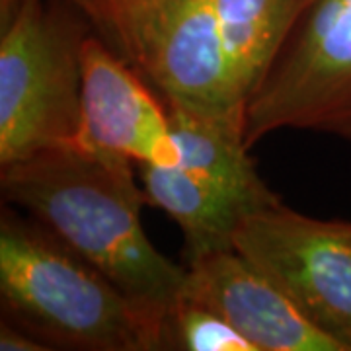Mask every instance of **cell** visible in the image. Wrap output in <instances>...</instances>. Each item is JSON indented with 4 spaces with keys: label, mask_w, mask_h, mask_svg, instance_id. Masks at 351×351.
Listing matches in <instances>:
<instances>
[{
    "label": "cell",
    "mask_w": 351,
    "mask_h": 351,
    "mask_svg": "<svg viewBox=\"0 0 351 351\" xmlns=\"http://www.w3.org/2000/svg\"><path fill=\"white\" fill-rule=\"evenodd\" d=\"M135 164L71 143L0 166V188L6 203L22 207L166 324L188 271L166 258L141 225L149 201L135 182Z\"/></svg>",
    "instance_id": "6da1fadb"
},
{
    "label": "cell",
    "mask_w": 351,
    "mask_h": 351,
    "mask_svg": "<svg viewBox=\"0 0 351 351\" xmlns=\"http://www.w3.org/2000/svg\"><path fill=\"white\" fill-rule=\"evenodd\" d=\"M0 350L2 351H45L49 346L27 332L25 328L16 324L12 320H2L0 324Z\"/></svg>",
    "instance_id": "7c38bea8"
},
{
    "label": "cell",
    "mask_w": 351,
    "mask_h": 351,
    "mask_svg": "<svg viewBox=\"0 0 351 351\" xmlns=\"http://www.w3.org/2000/svg\"><path fill=\"white\" fill-rule=\"evenodd\" d=\"M0 295L10 320L51 350H164L152 316L38 221L2 211Z\"/></svg>",
    "instance_id": "3957f363"
},
{
    "label": "cell",
    "mask_w": 351,
    "mask_h": 351,
    "mask_svg": "<svg viewBox=\"0 0 351 351\" xmlns=\"http://www.w3.org/2000/svg\"><path fill=\"white\" fill-rule=\"evenodd\" d=\"M164 350L256 351V348L221 314L182 297L166 316Z\"/></svg>",
    "instance_id": "30bf717a"
},
{
    "label": "cell",
    "mask_w": 351,
    "mask_h": 351,
    "mask_svg": "<svg viewBox=\"0 0 351 351\" xmlns=\"http://www.w3.org/2000/svg\"><path fill=\"white\" fill-rule=\"evenodd\" d=\"M277 131L351 145V0H302L291 20L248 104L244 143Z\"/></svg>",
    "instance_id": "5b68a950"
},
{
    "label": "cell",
    "mask_w": 351,
    "mask_h": 351,
    "mask_svg": "<svg viewBox=\"0 0 351 351\" xmlns=\"http://www.w3.org/2000/svg\"><path fill=\"white\" fill-rule=\"evenodd\" d=\"M234 250L260 269L314 326L351 351V223L277 203L248 215Z\"/></svg>",
    "instance_id": "8992f818"
},
{
    "label": "cell",
    "mask_w": 351,
    "mask_h": 351,
    "mask_svg": "<svg viewBox=\"0 0 351 351\" xmlns=\"http://www.w3.org/2000/svg\"><path fill=\"white\" fill-rule=\"evenodd\" d=\"M147 201L162 209L186 239V260L234 248V234L248 215L260 211L232 189L180 166L137 164Z\"/></svg>",
    "instance_id": "9c48e42d"
},
{
    "label": "cell",
    "mask_w": 351,
    "mask_h": 351,
    "mask_svg": "<svg viewBox=\"0 0 351 351\" xmlns=\"http://www.w3.org/2000/svg\"><path fill=\"white\" fill-rule=\"evenodd\" d=\"M186 271L182 297L221 314L256 351H343L234 248L189 260Z\"/></svg>",
    "instance_id": "ba28073f"
},
{
    "label": "cell",
    "mask_w": 351,
    "mask_h": 351,
    "mask_svg": "<svg viewBox=\"0 0 351 351\" xmlns=\"http://www.w3.org/2000/svg\"><path fill=\"white\" fill-rule=\"evenodd\" d=\"M302 0H152L108 41L166 106L240 127Z\"/></svg>",
    "instance_id": "7a4b0ae2"
},
{
    "label": "cell",
    "mask_w": 351,
    "mask_h": 351,
    "mask_svg": "<svg viewBox=\"0 0 351 351\" xmlns=\"http://www.w3.org/2000/svg\"><path fill=\"white\" fill-rule=\"evenodd\" d=\"M75 143L137 164L176 166L180 151L166 104L101 36L82 45V127Z\"/></svg>",
    "instance_id": "52a82bcc"
},
{
    "label": "cell",
    "mask_w": 351,
    "mask_h": 351,
    "mask_svg": "<svg viewBox=\"0 0 351 351\" xmlns=\"http://www.w3.org/2000/svg\"><path fill=\"white\" fill-rule=\"evenodd\" d=\"M0 166L75 143L90 24L64 0H0Z\"/></svg>",
    "instance_id": "277c9868"
},
{
    "label": "cell",
    "mask_w": 351,
    "mask_h": 351,
    "mask_svg": "<svg viewBox=\"0 0 351 351\" xmlns=\"http://www.w3.org/2000/svg\"><path fill=\"white\" fill-rule=\"evenodd\" d=\"M64 2L82 14L90 25H94L104 38L119 22H123L129 14H133L152 0H64Z\"/></svg>",
    "instance_id": "8fae6325"
}]
</instances>
